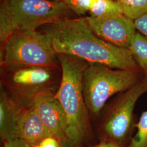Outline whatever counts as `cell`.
<instances>
[{
    "instance_id": "obj_16",
    "label": "cell",
    "mask_w": 147,
    "mask_h": 147,
    "mask_svg": "<svg viewBox=\"0 0 147 147\" xmlns=\"http://www.w3.org/2000/svg\"><path fill=\"white\" fill-rule=\"evenodd\" d=\"M93 0H65L63 3L70 11L78 16L84 15L89 12Z\"/></svg>"
},
{
    "instance_id": "obj_19",
    "label": "cell",
    "mask_w": 147,
    "mask_h": 147,
    "mask_svg": "<svg viewBox=\"0 0 147 147\" xmlns=\"http://www.w3.org/2000/svg\"><path fill=\"white\" fill-rule=\"evenodd\" d=\"M4 143V147H31L21 139L16 138Z\"/></svg>"
},
{
    "instance_id": "obj_18",
    "label": "cell",
    "mask_w": 147,
    "mask_h": 147,
    "mask_svg": "<svg viewBox=\"0 0 147 147\" xmlns=\"http://www.w3.org/2000/svg\"><path fill=\"white\" fill-rule=\"evenodd\" d=\"M39 146L40 147H61V144L56 137H49L44 139Z\"/></svg>"
},
{
    "instance_id": "obj_5",
    "label": "cell",
    "mask_w": 147,
    "mask_h": 147,
    "mask_svg": "<svg viewBox=\"0 0 147 147\" xmlns=\"http://www.w3.org/2000/svg\"><path fill=\"white\" fill-rule=\"evenodd\" d=\"M142 78L141 71L89 63L82 76V87L90 115H98L112 96L130 88Z\"/></svg>"
},
{
    "instance_id": "obj_1",
    "label": "cell",
    "mask_w": 147,
    "mask_h": 147,
    "mask_svg": "<svg viewBox=\"0 0 147 147\" xmlns=\"http://www.w3.org/2000/svg\"><path fill=\"white\" fill-rule=\"evenodd\" d=\"M43 33L57 54H66L90 64L141 71L129 49L116 47L98 37L86 18H64L47 25Z\"/></svg>"
},
{
    "instance_id": "obj_4",
    "label": "cell",
    "mask_w": 147,
    "mask_h": 147,
    "mask_svg": "<svg viewBox=\"0 0 147 147\" xmlns=\"http://www.w3.org/2000/svg\"><path fill=\"white\" fill-rule=\"evenodd\" d=\"M0 86L23 109L34 106L40 98L55 95L62 79L61 68H1Z\"/></svg>"
},
{
    "instance_id": "obj_12",
    "label": "cell",
    "mask_w": 147,
    "mask_h": 147,
    "mask_svg": "<svg viewBox=\"0 0 147 147\" xmlns=\"http://www.w3.org/2000/svg\"><path fill=\"white\" fill-rule=\"evenodd\" d=\"M129 50L140 69L147 75V38L137 32L134 37Z\"/></svg>"
},
{
    "instance_id": "obj_2",
    "label": "cell",
    "mask_w": 147,
    "mask_h": 147,
    "mask_svg": "<svg viewBox=\"0 0 147 147\" xmlns=\"http://www.w3.org/2000/svg\"><path fill=\"white\" fill-rule=\"evenodd\" d=\"M62 79L54 95L61 106L66 122V135L77 147H82L93 136L90 113L82 87V79L89 63L73 56L58 53Z\"/></svg>"
},
{
    "instance_id": "obj_25",
    "label": "cell",
    "mask_w": 147,
    "mask_h": 147,
    "mask_svg": "<svg viewBox=\"0 0 147 147\" xmlns=\"http://www.w3.org/2000/svg\"><path fill=\"white\" fill-rule=\"evenodd\" d=\"M2 2H3V1H7V0H1Z\"/></svg>"
},
{
    "instance_id": "obj_11",
    "label": "cell",
    "mask_w": 147,
    "mask_h": 147,
    "mask_svg": "<svg viewBox=\"0 0 147 147\" xmlns=\"http://www.w3.org/2000/svg\"><path fill=\"white\" fill-rule=\"evenodd\" d=\"M0 136L3 142L18 138L17 125L23 108L0 86Z\"/></svg>"
},
{
    "instance_id": "obj_8",
    "label": "cell",
    "mask_w": 147,
    "mask_h": 147,
    "mask_svg": "<svg viewBox=\"0 0 147 147\" xmlns=\"http://www.w3.org/2000/svg\"><path fill=\"white\" fill-rule=\"evenodd\" d=\"M86 18L98 37L116 47L129 50L136 33L133 20L123 14L106 18Z\"/></svg>"
},
{
    "instance_id": "obj_10",
    "label": "cell",
    "mask_w": 147,
    "mask_h": 147,
    "mask_svg": "<svg viewBox=\"0 0 147 147\" xmlns=\"http://www.w3.org/2000/svg\"><path fill=\"white\" fill-rule=\"evenodd\" d=\"M49 137L54 136L44 125L34 107L23 109L17 125L18 138L32 147L39 145Z\"/></svg>"
},
{
    "instance_id": "obj_3",
    "label": "cell",
    "mask_w": 147,
    "mask_h": 147,
    "mask_svg": "<svg viewBox=\"0 0 147 147\" xmlns=\"http://www.w3.org/2000/svg\"><path fill=\"white\" fill-rule=\"evenodd\" d=\"M70 10L62 2L7 0L0 6V42L2 46L16 31H36L43 25L66 18Z\"/></svg>"
},
{
    "instance_id": "obj_20",
    "label": "cell",
    "mask_w": 147,
    "mask_h": 147,
    "mask_svg": "<svg viewBox=\"0 0 147 147\" xmlns=\"http://www.w3.org/2000/svg\"><path fill=\"white\" fill-rule=\"evenodd\" d=\"M61 147H76L70 140H67L64 141H61Z\"/></svg>"
},
{
    "instance_id": "obj_22",
    "label": "cell",
    "mask_w": 147,
    "mask_h": 147,
    "mask_svg": "<svg viewBox=\"0 0 147 147\" xmlns=\"http://www.w3.org/2000/svg\"><path fill=\"white\" fill-rule=\"evenodd\" d=\"M92 147H107V141L105 140H102L98 144Z\"/></svg>"
},
{
    "instance_id": "obj_6",
    "label": "cell",
    "mask_w": 147,
    "mask_h": 147,
    "mask_svg": "<svg viewBox=\"0 0 147 147\" xmlns=\"http://www.w3.org/2000/svg\"><path fill=\"white\" fill-rule=\"evenodd\" d=\"M1 68H60L51 42L44 33L16 31L1 47Z\"/></svg>"
},
{
    "instance_id": "obj_15",
    "label": "cell",
    "mask_w": 147,
    "mask_h": 147,
    "mask_svg": "<svg viewBox=\"0 0 147 147\" xmlns=\"http://www.w3.org/2000/svg\"><path fill=\"white\" fill-rule=\"evenodd\" d=\"M136 127V133L127 147H147V110L143 112Z\"/></svg>"
},
{
    "instance_id": "obj_14",
    "label": "cell",
    "mask_w": 147,
    "mask_h": 147,
    "mask_svg": "<svg viewBox=\"0 0 147 147\" xmlns=\"http://www.w3.org/2000/svg\"><path fill=\"white\" fill-rule=\"evenodd\" d=\"M124 16L134 21L147 13V0H115Z\"/></svg>"
},
{
    "instance_id": "obj_21",
    "label": "cell",
    "mask_w": 147,
    "mask_h": 147,
    "mask_svg": "<svg viewBox=\"0 0 147 147\" xmlns=\"http://www.w3.org/2000/svg\"><path fill=\"white\" fill-rule=\"evenodd\" d=\"M107 147H123V146L113 141H107Z\"/></svg>"
},
{
    "instance_id": "obj_24",
    "label": "cell",
    "mask_w": 147,
    "mask_h": 147,
    "mask_svg": "<svg viewBox=\"0 0 147 147\" xmlns=\"http://www.w3.org/2000/svg\"><path fill=\"white\" fill-rule=\"evenodd\" d=\"M40 147V146H39V145H37V146H33V147Z\"/></svg>"
},
{
    "instance_id": "obj_17",
    "label": "cell",
    "mask_w": 147,
    "mask_h": 147,
    "mask_svg": "<svg viewBox=\"0 0 147 147\" xmlns=\"http://www.w3.org/2000/svg\"><path fill=\"white\" fill-rule=\"evenodd\" d=\"M134 21L137 30L147 38V13Z\"/></svg>"
},
{
    "instance_id": "obj_7",
    "label": "cell",
    "mask_w": 147,
    "mask_h": 147,
    "mask_svg": "<svg viewBox=\"0 0 147 147\" xmlns=\"http://www.w3.org/2000/svg\"><path fill=\"white\" fill-rule=\"evenodd\" d=\"M147 92V75L130 88L118 94L106 111L100 122L102 140L121 146L129 135L137 101Z\"/></svg>"
},
{
    "instance_id": "obj_9",
    "label": "cell",
    "mask_w": 147,
    "mask_h": 147,
    "mask_svg": "<svg viewBox=\"0 0 147 147\" xmlns=\"http://www.w3.org/2000/svg\"><path fill=\"white\" fill-rule=\"evenodd\" d=\"M33 107L44 125L53 136L60 142L68 140L63 111L54 95L40 98L35 102Z\"/></svg>"
},
{
    "instance_id": "obj_23",
    "label": "cell",
    "mask_w": 147,
    "mask_h": 147,
    "mask_svg": "<svg viewBox=\"0 0 147 147\" xmlns=\"http://www.w3.org/2000/svg\"><path fill=\"white\" fill-rule=\"evenodd\" d=\"M53 1H58V2H63L65 0H53Z\"/></svg>"
},
{
    "instance_id": "obj_13",
    "label": "cell",
    "mask_w": 147,
    "mask_h": 147,
    "mask_svg": "<svg viewBox=\"0 0 147 147\" xmlns=\"http://www.w3.org/2000/svg\"><path fill=\"white\" fill-rule=\"evenodd\" d=\"M89 13L90 16L94 18L123 14L121 6L115 0H93Z\"/></svg>"
}]
</instances>
